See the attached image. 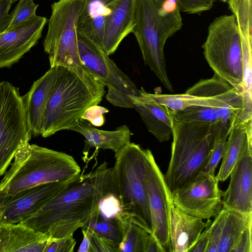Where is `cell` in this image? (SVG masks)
I'll return each mask as SVG.
<instances>
[{
	"label": "cell",
	"mask_w": 252,
	"mask_h": 252,
	"mask_svg": "<svg viewBox=\"0 0 252 252\" xmlns=\"http://www.w3.org/2000/svg\"><path fill=\"white\" fill-rule=\"evenodd\" d=\"M218 184L215 176L201 173L188 185L171 193V201L191 216L203 220L215 217L222 208Z\"/></svg>",
	"instance_id": "8fae6325"
},
{
	"label": "cell",
	"mask_w": 252,
	"mask_h": 252,
	"mask_svg": "<svg viewBox=\"0 0 252 252\" xmlns=\"http://www.w3.org/2000/svg\"><path fill=\"white\" fill-rule=\"evenodd\" d=\"M111 193L117 195L113 168L104 161L94 170L80 174L20 223L51 239L63 238L73 234L98 214L100 201Z\"/></svg>",
	"instance_id": "6da1fadb"
},
{
	"label": "cell",
	"mask_w": 252,
	"mask_h": 252,
	"mask_svg": "<svg viewBox=\"0 0 252 252\" xmlns=\"http://www.w3.org/2000/svg\"><path fill=\"white\" fill-rule=\"evenodd\" d=\"M84 225L94 233L118 245L121 242L122 231L117 219H105L99 213Z\"/></svg>",
	"instance_id": "f546056e"
},
{
	"label": "cell",
	"mask_w": 252,
	"mask_h": 252,
	"mask_svg": "<svg viewBox=\"0 0 252 252\" xmlns=\"http://www.w3.org/2000/svg\"><path fill=\"white\" fill-rule=\"evenodd\" d=\"M230 128L229 126L225 125L221 126L216 137L207 162L201 173L215 176L216 168L223 156L225 142Z\"/></svg>",
	"instance_id": "4dcf8cb0"
},
{
	"label": "cell",
	"mask_w": 252,
	"mask_h": 252,
	"mask_svg": "<svg viewBox=\"0 0 252 252\" xmlns=\"http://www.w3.org/2000/svg\"><path fill=\"white\" fill-rule=\"evenodd\" d=\"M80 172L71 156L27 142L17 151L0 182V196L42 184L71 180Z\"/></svg>",
	"instance_id": "3957f363"
},
{
	"label": "cell",
	"mask_w": 252,
	"mask_h": 252,
	"mask_svg": "<svg viewBox=\"0 0 252 252\" xmlns=\"http://www.w3.org/2000/svg\"><path fill=\"white\" fill-rule=\"evenodd\" d=\"M219 0V1H222V2H225L227 0Z\"/></svg>",
	"instance_id": "ee69618b"
},
{
	"label": "cell",
	"mask_w": 252,
	"mask_h": 252,
	"mask_svg": "<svg viewBox=\"0 0 252 252\" xmlns=\"http://www.w3.org/2000/svg\"><path fill=\"white\" fill-rule=\"evenodd\" d=\"M205 228L188 252H206L209 242V229L212 221L207 219Z\"/></svg>",
	"instance_id": "ab89813d"
},
{
	"label": "cell",
	"mask_w": 252,
	"mask_h": 252,
	"mask_svg": "<svg viewBox=\"0 0 252 252\" xmlns=\"http://www.w3.org/2000/svg\"><path fill=\"white\" fill-rule=\"evenodd\" d=\"M115 158L113 172L122 209L131 214L144 229L152 233L145 182L146 149L129 142L115 153Z\"/></svg>",
	"instance_id": "5b68a950"
},
{
	"label": "cell",
	"mask_w": 252,
	"mask_h": 252,
	"mask_svg": "<svg viewBox=\"0 0 252 252\" xmlns=\"http://www.w3.org/2000/svg\"><path fill=\"white\" fill-rule=\"evenodd\" d=\"M49 239L20 222L0 225V252H44Z\"/></svg>",
	"instance_id": "d6986e66"
},
{
	"label": "cell",
	"mask_w": 252,
	"mask_h": 252,
	"mask_svg": "<svg viewBox=\"0 0 252 252\" xmlns=\"http://www.w3.org/2000/svg\"><path fill=\"white\" fill-rule=\"evenodd\" d=\"M116 0H84L77 25L78 35L101 47L105 20Z\"/></svg>",
	"instance_id": "44dd1931"
},
{
	"label": "cell",
	"mask_w": 252,
	"mask_h": 252,
	"mask_svg": "<svg viewBox=\"0 0 252 252\" xmlns=\"http://www.w3.org/2000/svg\"><path fill=\"white\" fill-rule=\"evenodd\" d=\"M12 4L10 0H0V33L6 30L9 26L11 19L9 11Z\"/></svg>",
	"instance_id": "60d3db41"
},
{
	"label": "cell",
	"mask_w": 252,
	"mask_h": 252,
	"mask_svg": "<svg viewBox=\"0 0 252 252\" xmlns=\"http://www.w3.org/2000/svg\"><path fill=\"white\" fill-rule=\"evenodd\" d=\"M223 125L173 120L171 158L164 175L170 194L187 186L202 172Z\"/></svg>",
	"instance_id": "277c9868"
},
{
	"label": "cell",
	"mask_w": 252,
	"mask_h": 252,
	"mask_svg": "<svg viewBox=\"0 0 252 252\" xmlns=\"http://www.w3.org/2000/svg\"><path fill=\"white\" fill-rule=\"evenodd\" d=\"M31 137L24 96L12 84L0 82V176L7 171L19 149Z\"/></svg>",
	"instance_id": "ba28073f"
},
{
	"label": "cell",
	"mask_w": 252,
	"mask_h": 252,
	"mask_svg": "<svg viewBox=\"0 0 252 252\" xmlns=\"http://www.w3.org/2000/svg\"><path fill=\"white\" fill-rule=\"evenodd\" d=\"M105 86L84 66H57V76L49 98L41 135L49 137L70 130L81 120L86 110L98 105Z\"/></svg>",
	"instance_id": "7a4b0ae2"
},
{
	"label": "cell",
	"mask_w": 252,
	"mask_h": 252,
	"mask_svg": "<svg viewBox=\"0 0 252 252\" xmlns=\"http://www.w3.org/2000/svg\"><path fill=\"white\" fill-rule=\"evenodd\" d=\"M57 76V66L50 68L34 81L24 96L29 127L32 136L41 135L46 106Z\"/></svg>",
	"instance_id": "ac0fdd59"
},
{
	"label": "cell",
	"mask_w": 252,
	"mask_h": 252,
	"mask_svg": "<svg viewBox=\"0 0 252 252\" xmlns=\"http://www.w3.org/2000/svg\"><path fill=\"white\" fill-rule=\"evenodd\" d=\"M108 112V110L103 107L94 105L86 110L81 119L87 121L94 126H100L104 123L103 114Z\"/></svg>",
	"instance_id": "74e56055"
},
{
	"label": "cell",
	"mask_w": 252,
	"mask_h": 252,
	"mask_svg": "<svg viewBox=\"0 0 252 252\" xmlns=\"http://www.w3.org/2000/svg\"><path fill=\"white\" fill-rule=\"evenodd\" d=\"M136 0H116L104 26L101 48L109 56L132 32L135 25Z\"/></svg>",
	"instance_id": "2e32d148"
},
{
	"label": "cell",
	"mask_w": 252,
	"mask_h": 252,
	"mask_svg": "<svg viewBox=\"0 0 252 252\" xmlns=\"http://www.w3.org/2000/svg\"><path fill=\"white\" fill-rule=\"evenodd\" d=\"M181 11L199 14L212 8L215 0H175Z\"/></svg>",
	"instance_id": "e575fe53"
},
{
	"label": "cell",
	"mask_w": 252,
	"mask_h": 252,
	"mask_svg": "<svg viewBox=\"0 0 252 252\" xmlns=\"http://www.w3.org/2000/svg\"><path fill=\"white\" fill-rule=\"evenodd\" d=\"M116 219L122 231V238L119 244L120 252H144L151 233L130 213L123 210Z\"/></svg>",
	"instance_id": "cb8c5ba5"
},
{
	"label": "cell",
	"mask_w": 252,
	"mask_h": 252,
	"mask_svg": "<svg viewBox=\"0 0 252 252\" xmlns=\"http://www.w3.org/2000/svg\"><path fill=\"white\" fill-rule=\"evenodd\" d=\"M141 87L139 94L131 97L133 108L139 114L148 131L160 142L168 141L172 136V111L149 97Z\"/></svg>",
	"instance_id": "e0dca14e"
},
{
	"label": "cell",
	"mask_w": 252,
	"mask_h": 252,
	"mask_svg": "<svg viewBox=\"0 0 252 252\" xmlns=\"http://www.w3.org/2000/svg\"><path fill=\"white\" fill-rule=\"evenodd\" d=\"M48 20L35 15L0 33V68L18 62L41 37Z\"/></svg>",
	"instance_id": "9a60e30c"
},
{
	"label": "cell",
	"mask_w": 252,
	"mask_h": 252,
	"mask_svg": "<svg viewBox=\"0 0 252 252\" xmlns=\"http://www.w3.org/2000/svg\"><path fill=\"white\" fill-rule=\"evenodd\" d=\"M223 220V212L221 209L210 225L209 242L206 252H217L220 240Z\"/></svg>",
	"instance_id": "836d02e7"
},
{
	"label": "cell",
	"mask_w": 252,
	"mask_h": 252,
	"mask_svg": "<svg viewBox=\"0 0 252 252\" xmlns=\"http://www.w3.org/2000/svg\"><path fill=\"white\" fill-rule=\"evenodd\" d=\"M138 42L145 64L154 72L164 87L173 88L166 70L156 0H136L135 25L132 32Z\"/></svg>",
	"instance_id": "30bf717a"
},
{
	"label": "cell",
	"mask_w": 252,
	"mask_h": 252,
	"mask_svg": "<svg viewBox=\"0 0 252 252\" xmlns=\"http://www.w3.org/2000/svg\"><path fill=\"white\" fill-rule=\"evenodd\" d=\"M202 48L205 58L214 74L241 95L242 46L233 14L219 16L210 24Z\"/></svg>",
	"instance_id": "8992f818"
},
{
	"label": "cell",
	"mask_w": 252,
	"mask_h": 252,
	"mask_svg": "<svg viewBox=\"0 0 252 252\" xmlns=\"http://www.w3.org/2000/svg\"><path fill=\"white\" fill-rule=\"evenodd\" d=\"M72 180L42 184L12 195L0 196V225L25 220Z\"/></svg>",
	"instance_id": "4fadbf2b"
},
{
	"label": "cell",
	"mask_w": 252,
	"mask_h": 252,
	"mask_svg": "<svg viewBox=\"0 0 252 252\" xmlns=\"http://www.w3.org/2000/svg\"><path fill=\"white\" fill-rule=\"evenodd\" d=\"M159 27L162 41L180 30L182 26L181 10L175 0H156Z\"/></svg>",
	"instance_id": "4316f807"
},
{
	"label": "cell",
	"mask_w": 252,
	"mask_h": 252,
	"mask_svg": "<svg viewBox=\"0 0 252 252\" xmlns=\"http://www.w3.org/2000/svg\"><path fill=\"white\" fill-rule=\"evenodd\" d=\"M12 3H13V2H15L16 1H17L18 0H10Z\"/></svg>",
	"instance_id": "f6af8a7d"
},
{
	"label": "cell",
	"mask_w": 252,
	"mask_h": 252,
	"mask_svg": "<svg viewBox=\"0 0 252 252\" xmlns=\"http://www.w3.org/2000/svg\"><path fill=\"white\" fill-rule=\"evenodd\" d=\"M221 109L217 106L195 105L172 111L173 119L183 122L217 124L221 122Z\"/></svg>",
	"instance_id": "83f0119b"
},
{
	"label": "cell",
	"mask_w": 252,
	"mask_h": 252,
	"mask_svg": "<svg viewBox=\"0 0 252 252\" xmlns=\"http://www.w3.org/2000/svg\"><path fill=\"white\" fill-rule=\"evenodd\" d=\"M252 226L250 224L243 232L231 252H252Z\"/></svg>",
	"instance_id": "f35d334b"
},
{
	"label": "cell",
	"mask_w": 252,
	"mask_h": 252,
	"mask_svg": "<svg viewBox=\"0 0 252 252\" xmlns=\"http://www.w3.org/2000/svg\"><path fill=\"white\" fill-rule=\"evenodd\" d=\"M78 45L84 66L107 87L106 100L115 106L133 108L130 98L139 94L133 81L97 44L78 35Z\"/></svg>",
	"instance_id": "9c48e42d"
},
{
	"label": "cell",
	"mask_w": 252,
	"mask_h": 252,
	"mask_svg": "<svg viewBox=\"0 0 252 252\" xmlns=\"http://www.w3.org/2000/svg\"><path fill=\"white\" fill-rule=\"evenodd\" d=\"M165 250L161 246L159 242L151 233L150 234L145 246L144 252H164Z\"/></svg>",
	"instance_id": "7bdbcfd3"
},
{
	"label": "cell",
	"mask_w": 252,
	"mask_h": 252,
	"mask_svg": "<svg viewBox=\"0 0 252 252\" xmlns=\"http://www.w3.org/2000/svg\"><path fill=\"white\" fill-rule=\"evenodd\" d=\"M236 18L240 37L252 39V0H227Z\"/></svg>",
	"instance_id": "f1b7e54d"
},
{
	"label": "cell",
	"mask_w": 252,
	"mask_h": 252,
	"mask_svg": "<svg viewBox=\"0 0 252 252\" xmlns=\"http://www.w3.org/2000/svg\"><path fill=\"white\" fill-rule=\"evenodd\" d=\"M81 228L83 234V239L77 252H89V248L93 231L86 225L82 226Z\"/></svg>",
	"instance_id": "b9f144b4"
},
{
	"label": "cell",
	"mask_w": 252,
	"mask_h": 252,
	"mask_svg": "<svg viewBox=\"0 0 252 252\" xmlns=\"http://www.w3.org/2000/svg\"><path fill=\"white\" fill-rule=\"evenodd\" d=\"M223 220L217 252H231L244 231L252 224V214H244L222 208Z\"/></svg>",
	"instance_id": "d4e9b609"
},
{
	"label": "cell",
	"mask_w": 252,
	"mask_h": 252,
	"mask_svg": "<svg viewBox=\"0 0 252 252\" xmlns=\"http://www.w3.org/2000/svg\"><path fill=\"white\" fill-rule=\"evenodd\" d=\"M252 135L248 139L230 176L226 190L222 192V207L244 214H252Z\"/></svg>",
	"instance_id": "5bb4252c"
},
{
	"label": "cell",
	"mask_w": 252,
	"mask_h": 252,
	"mask_svg": "<svg viewBox=\"0 0 252 252\" xmlns=\"http://www.w3.org/2000/svg\"><path fill=\"white\" fill-rule=\"evenodd\" d=\"M149 97L163 105L173 111L185 109L191 106L206 105L217 106L220 108L229 106L241 107V103L236 100H218L212 98L198 97L184 93L179 94H150L146 92Z\"/></svg>",
	"instance_id": "484cf974"
},
{
	"label": "cell",
	"mask_w": 252,
	"mask_h": 252,
	"mask_svg": "<svg viewBox=\"0 0 252 252\" xmlns=\"http://www.w3.org/2000/svg\"><path fill=\"white\" fill-rule=\"evenodd\" d=\"M73 234L59 238H50L44 252H73L76 245Z\"/></svg>",
	"instance_id": "d590c367"
},
{
	"label": "cell",
	"mask_w": 252,
	"mask_h": 252,
	"mask_svg": "<svg viewBox=\"0 0 252 252\" xmlns=\"http://www.w3.org/2000/svg\"><path fill=\"white\" fill-rule=\"evenodd\" d=\"M252 121L244 122L236 119L231 125L225 142L222 162L216 177L219 181H225L239 158L252 132Z\"/></svg>",
	"instance_id": "603a6c76"
},
{
	"label": "cell",
	"mask_w": 252,
	"mask_h": 252,
	"mask_svg": "<svg viewBox=\"0 0 252 252\" xmlns=\"http://www.w3.org/2000/svg\"><path fill=\"white\" fill-rule=\"evenodd\" d=\"M123 211L118 195L111 193L102 199L99 204V212L105 219H116Z\"/></svg>",
	"instance_id": "d6a6232c"
},
{
	"label": "cell",
	"mask_w": 252,
	"mask_h": 252,
	"mask_svg": "<svg viewBox=\"0 0 252 252\" xmlns=\"http://www.w3.org/2000/svg\"><path fill=\"white\" fill-rule=\"evenodd\" d=\"M84 0H59L51 5L43 41L50 67L84 66L80 58L77 25Z\"/></svg>",
	"instance_id": "52a82bcc"
},
{
	"label": "cell",
	"mask_w": 252,
	"mask_h": 252,
	"mask_svg": "<svg viewBox=\"0 0 252 252\" xmlns=\"http://www.w3.org/2000/svg\"><path fill=\"white\" fill-rule=\"evenodd\" d=\"M89 252H120L119 245L93 233Z\"/></svg>",
	"instance_id": "8d00e7d4"
},
{
	"label": "cell",
	"mask_w": 252,
	"mask_h": 252,
	"mask_svg": "<svg viewBox=\"0 0 252 252\" xmlns=\"http://www.w3.org/2000/svg\"><path fill=\"white\" fill-rule=\"evenodd\" d=\"M206 224L203 219L183 212L171 201L169 225L170 252H188Z\"/></svg>",
	"instance_id": "ffe728a7"
},
{
	"label": "cell",
	"mask_w": 252,
	"mask_h": 252,
	"mask_svg": "<svg viewBox=\"0 0 252 252\" xmlns=\"http://www.w3.org/2000/svg\"><path fill=\"white\" fill-rule=\"evenodd\" d=\"M145 182L151 216L152 234L165 252H170V194L165 184L164 175L150 149H146Z\"/></svg>",
	"instance_id": "7c38bea8"
},
{
	"label": "cell",
	"mask_w": 252,
	"mask_h": 252,
	"mask_svg": "<svg viewBox=\"0 0 252 252\" xmlns=\"http://www.w3.org/2000/svg\"><path fill=\"white\" fill-rule=\"evenodd\" d=\"M38 4L33 0H19L16 7L11 13V19L7 29L26 21L34 17Z\"/></svg>",
	"instance_id": "1f68e13d"
},
{
	"label": "cell",
	"mask_w": 252,
	"mask_h": 252,
	"mask_svg": "<svg viewBox=\"0 0 252 252\" xmlns=\"http://www.w3.org/2000/svg\"><path fill=\"white\" fill-rule=\"evenodd\" d=\"M70 130L79 133L85 138V150L91 148L109 149L116 153L130 142L131 131L126 125L114 130L97 129L86 120L81 119Z\"/></svg>",
	"instance_id": "7402d4cb"
}]
</instances>
